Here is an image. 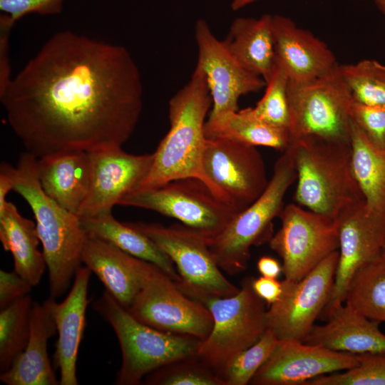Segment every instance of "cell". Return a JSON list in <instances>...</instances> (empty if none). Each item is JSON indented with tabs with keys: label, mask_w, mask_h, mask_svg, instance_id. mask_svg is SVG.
<instances>
[{
	"label": "cell",
	"mask_w": 385,
	"mask_h": 385,
	"mask_svg": "<svg viewBox=\"0 0 385 385\" xmlns=\"http://www.w3.org/2000/svg\"><path fill=\"white\" fill-rule=\"evenodd\" d=\"M145 381L155 385H225L220 377L195 356L153 371Z\"/></svg>",
	"instance_id": "cell-34"
},
{
	"label": "cell",
	"mask_w": 385,
	"mask_h": 385,
	"mask_svg": "<svg viewBox=\"0 0 385 385\" xmlns=\"http://www.w3.org/2000/svg\"><path fill=\"white\" fill-rule=\"evenodd\" d=\"M339 258L329 301L320 316L327 319L344 303L348 285L355 272L381 255L385 222L366 210L364 200L346 207L337 217Z\"/></svg>",
	"instance_id": "cell-16"
},
{
	"label": "cell",
	"mask_w": 385,
	"mask_h": 385,
	"mask_svg": "<svg viewBox=\"0 0 385 385\" xmlns=\"http://www.w3.org/2000/svg\"><path fill=\"white\" fill-rule=\"evenodd\" d=\"M15 24L9 16L1 13L0 15V91H3L11 80L9 58V38Z\"/></svg>",
	"instance_id": "cell-40"
},
{
	"label": "cell",
	"mask_w": 385,
	"mask_h": 385,
	"mask_svg": "<svg viewBox=\"0 0 385 385\" xmlns=\"http://www.w3.org/2000/svg\"><path fill=\"white\" fill-rule=\"evenodd\" d=\"M351 163L367 211L385 222V149L374 145L351 120Z\"/></svg>",
	"instance_id": "cell-27"
},
{
	"label": "cell",
	"mask_w": 385,
	"mask_h": 385,
	"mask_svg": "<svg viewBox=\"0 0 385 385\" xmlns=\"http://www.w3.org/2000/svg\"><path fill=\"white\" fill-rule=\"evenodd\" d=\"M118 205L175 218L207 238L221 232L239 212L218 199L202 181L190 178L174 180L157 188L134 190Z\"/></svg>",
	"instance_id": "cell-11"
},
{
	"label": "cell",
	"mask_w": 385,
	"mask_h": 385,
	"mask_svg": "<svg viewBox=\"0 0 385 385\" xmlns=\"http://www.w3.org/2000/svg\"><path fill=\"white\" fill-rule=\"evenodd\" d=\"M64 0H0L1 13L14 24L29 14L42 16L61 13Z\"/></svg>",
	"instance_id": "cell-38"
},
{
	"label": "cell",
	"mask_w": 385,
	"mask_h": 385,
	"mask_svg": "<svg viewBox=\"0 0 385 385\" xmlns=\"http://www.w3.org/2000/svg\"><path fill=\"white\" fill-rule=\"evenodd\" d=\"M88 152L91 180L88 195L77 213L80 219L112 213L113 207L145 178L155 157L154 153L130 154L122 146Z\"/></svg>",
	"instance_id": "cell-17"
},
{
	"label": "cell",
	"mask_w": 385,
	"mask_h": 385,
	"mask_svg": "<svg viewBox=\"0 0 385 385\" xmlns=\"http://www.w3.org/2000/svg\"><path fill=\"white\" fill-rule=\"evenodd\" d=\"M257 267L262 276L266 277L277 279L282 272V266L276 259L270 256L261 257Z\"/></svg>",
	"instance_id": "cell-43"
},
{
	"label": "cell",
	"mask_w": 385,
	"mask_h": 385,
	"mask_svg": "<svg viewBox=\"0 0 385 385\" xmlns=\"http://www.w3.org/2000/svg\"><path fill=\"white\" fill-rule=\"evenodd\" d=\"M275 62L292 83L308 82L334 70L339 63L330 48L289 18L273 15Z\"/></svg>",
	"instance_id": "cell-19"
},
{
	"label": "cell",
	"mask_w": 385,
	"mask_h": 385,
	"mask_svg": "<svg viewBox=\"0 0 385 385\" xmlns=\"http://www.w3.org/2000/svg\"><path fill=\"white\" fill-rule=\"evenodd\" d=\"M252 280L245 279L232 296H206L197 300L210 312L213 325L208 336L200 340L195 356L222 381L235 358L268 329L265 302L254 291Z\"/></svg>",
	"instance_id": "cell-6"
},
{
	"label": "cell",
	"mask_w": 385,
	"mask_h": 385,
	"mask_svg": "<svg viewBox=\"0 0 385 385\" xmlns=\"http://www.w3.org/2000/svg\"><path fill=\"white\" fill-rule=\"evenodd\" d=\"M91 270L81 267L66 297L60 303L49 297L58 339L54 353L56 366L60 370L61 385L78 384L76 364L78 349L86 326V311L89 300L88 289Z\"/></svg>",
	"instance_id": "cell-20"
},
{
	"label": "cell",
	"mask_w": 385,
	"mask_h": 385,
	"mask_svg": "<svg viewBox=\"0 0 385 385\" xmlns=\"http://www.w3.org/2000/svg\"><path fill=\"white\" fill-rule=\"evenodd\" d=\"M273 14L259 18L238 17L231 24L223 42L247 70L266 81L275 65Z\"/></svg>",
	"instance_id": "cell-25"
},
{
	"label": "cell",
	"mask_w": 385,
	"mask_h": 385,
	"mask_svg": "<svg viewBox=\"0 0 385 385\" xmlns=\"http://www.w3.org/2000/svg\"><path fill=\"white\" fill-rule=\"evenodd\" d=\"M34 155L21 154L16 167L11 169L13 190L33 212L48 271L50 296L56 299L67 291L81 267L87 233L77 215L62 207L43 191Z\"/></svg>",
	"instance_id": "cell-3"
},
{
	"label": "cell",
	"mask_w": 385,
	"mask_h": 385,
	"mask_svg": "<svg viewBox=\"0 0 385 385\" xmlns=\"http://www.w3.org/2000/svg\"><path fill=\"white\" fill-rule=\"evenodd\" d=\"M340 75L352 99L366 105L385 106V66L376 60L339 64Z\"/></svg>",
	"instance_id": "cell-32"
},
{
	"label": "cell",
	"mask_w": 385,
	"mask_h": 385,
	"mask_svg": "<svg viewBox=\"0 0 385 385\" xmlns=\"http://www.w3.org/2000/svg\"><path fill=\"white\" fill-rule=\"evenodd\" d=\"M212 104L205 76L195 66L188 82L169 101L170 129L154 152L149 173L136 189L157 188L190 178L202 181L217 197L202 163L205 118Z\"/></svg>",
	"instance_id": "cell-2"
},
{
	"label": "cell",
	"mask_w": 385,
	"mask_h": 385,
	"mask_svg": "<svg viewBox=\"0 0 385 385\" xmlns=\"http://www.w3.org/2000/svg\"><path fill=\"white\" fill-rule=\"evenodd\" d=\"M252 286L255 293L269 305L276 302L282 292V281L263 276L252 279Z\"/></svg>",
	"instance_id": "cell-41"
},
{
	"label": "cell",
	"mask_w": 385,
	"mask_h": 385,
	"mask_svg": "<svg viewBox=\"0 0 385 385\" xmlns=\"http://www.w3.org/2000/svg\"><path fill=\"white\" fill-rule=\"evenodd\" d=\"M359 354L334 351L297 339H279L269 359L256 372L254 385H305L314 378L349 369Z\"/></svg>",
	"instance_id": "cell-18"
},
{
	"label": "cell",
	"mask_w": 385,
	"mask_h": 385,
	"mask_svg": "<svg viewBox=\"0 0 385 385\" xmlns=\"http://www.w3.org/2000/svg\"><path fill=\"white\" fill-rule=\"evenodd\" d=\"M339 251L298 281H282L279 299L267 309V327L278 339L302 340L327 305L334 282Z\"/></svg>",
	"instance_id": "cell-14"
},
{
	"label": "cell",
	"mask_w": 385,
	"mask_h": 385,
	"mask_svg": "<svg viewBox=\"0 0 385 385\" xmlns=\"http://www.w3.org/2000/svg\"><path fill=\"white\" fill-rule=\"evenodd\" d=\"M0 240L11 253L14 271L33 287L39 284L46 267L36 224L21 215L16 205L7 201L0 211Z\"/></svg>",
	"instance_id": "cell-26"
},
{
	"label": "cell",
	"mask_w": 385,
	"mask_h": 385,
	"mask_svg": "<svg viewBox=\"0 0 385 385\" xmlns=\"http://www.w3.org/2000/svg\"><path fill=\"white\" fill-rule=\"evenodd\" d=\"M265 83L264 95L255 106L252 108V112L263 121L288 131L289 78L276 62L270 76Z\"/></svg>",
	"instance_id": "cell-33"
},
{
	"label": "cell",
	"mask_w": 385,
	"mask_h": 385,
	"mask_svg": "<svg viewBox=\"0 0 385 385\" xmlns=\"http://www.w3.org/2000/svg\"><path fill=\"white\" fill-rule=\"evenodd\" d=\"M305 385H385V353L360 354L356 366L318 376Z\"/></svg>",
	"instance_id": "cell-35"
},
{
	"label": "cell",
	"mask_w": 385,
	"mask_h": 385,
	"mask_svg": "<svg viewBox=\"0 0 385 385\" xmlns=\"http://www.w3.org/2000/svg\"><path fill=\"white\" fill-rule=\"evenodd\" d=\"M286 150L294 163V199L300 206L337 219L364 200L352 172L350 143L305 138L292 140Z\"/></svg>",
	"instance_id": "cell-4"
},
{
	"label": "cell",
	"mask_w": 385,
	"mask_h": 385,
	"mask_svg": "<svg viewBox=\"0 0 385 385\" xmlns=\"http://www.w3.org/2000/svg\"><path fill=\"white\" fill-rule=\"evenodd\" d=\"M12 166L3 163L0 167V211L7 202L6 195L14 188V179L11 173Z\"/></svg>",
	"instance_id": "cell-42"
},
{
	"label": "cell",
	"mask_w": 385,
	"mask_h": 385,
	"mask_svg": "<svg viewBox=\"0 0 385 385\" xmlns=\"http://www.w3.org/2000/svg\"><path fill=\"white\" fill-rule=\"evenodd\" d=\"M202 163L217 197L238 212L255 201L270 180L256 146L234 140L207 138Z\"/></svg>",
	"instance_id": "cell-13"
},
{
	"label": "cell",
	"mask_w": 385,
	"mask_h": 385,
	"mask_svg": "<svg viewBox=\"0 0 385 385\" xmlns=\"http://www.w3.org/2000/svg\"><path fill=\"white\" fill-rule=\"evenodd\" d=\"M32 285L16 272L0 270V309L29 294Z\"/></svg>",
	"instance_id": "cell-39"
},
{
	"label": "cell",
	"mask_w": 385,
	"mask_h": 385,
	"mask_svg": "<svg viewBox=\"0 0 385 385\" xmlns=\"http://www.w3.org/2000/svg\"><path fill=\"white\" fill-rule=\"evenodd\" d=\"M194 31L196 66L205 76L212 101L209 116L239 110L241 96L265 87V80L245 68L232 55L205 19L196 21Z\"/></svg>",
	"instance_id": "cell-15"
},
{
	"label": "cell",
	"mask_w": 385,
	"mask_h": 385,
	"mask_svg": "<svg viewBox=\"0 0 385 385\" xmlns=\"http://www.w3.org/2000/svg\"><path fill=\"white\" fill-rule=\"evenodd\" d=\"M338 66L308 82L289 81L290 142L312 138L350 143L353 99Z\"/></svg>",
	"instance_id": "cell-9"
},
{
	"label": "cell",
	"mask_w": 385,
	"mask_h": 385,
	"mask_svg": "<svg viewBox=\"0 0 385 385\" xmlns=\"http://www.w3.org/2000/svg\"><path fill=\"white\" fill-rule=\"evenodd\" d=\"M279 339L267 329L252 345L241 352L233 361L223 378L225 385H246L269 359Z\"/></svg>",
	"instance_id": "cell-36"
},
{
	"label": "cell",
	"mask_w": 385,
	"mask_h": 385,
	"mask_svg": "<svg viewBox=\"0 0 385 385\" xmlns=\"http://www.w3.org/2000/svg\"><path fill=\"white\" fill-rule=\"evenodd\" d=\"M296 179L292 157L286 150L276 161L262 195L239 212L221 232L206 237L209 250L222 271L235 274L247 268L251 247L270 234L272 222L283 208L284 195Z\"/></svg>",
	"instance_id": "cell-7"
},
{
	"label": "cell",
	"mask_w": 385,
	"mask_h": 385,
	"mask_svg": "<svg viewBox=\"0 0 385 385\" xmlns=\"http://www.w3.org/2000/svg\"><path fill=\"white\" fill-rule=\"evenodd\" d=\"M36 172L46 194L77 215L91 185L88 152L66 150L37 158Z\"/></svg>",
	"instance_id": "cell-22"
},
{
	"label": "cell",
	"mask_w": 385,
	"mask_h": 385,
	"mask_svg": "<svg viewBox=\"0 0 385 385\" xmlns=\"http://www.w3.org/2000/svg\"><path fill=\"white\" fill-rule=\"evenodd\" d=\"M344 303L373 321L385 322V257L382 255L355 272Z\"/></svg>",
	"instance_id": "cell-30"
},
{
	"label": "cell",
	"mask_w": 385,
	"mask_h": 385,
	"mask_svg": "<svg viewBox=\"0 0 385 385\" xmlns=\"http://www.w3.org/2000/svg\"><path fill=\"white\" fill-rule=\"evenodd\" d=\"M140 289L127 309L140 322L155 329L200 340L210 334L213 319L201 302L188 297L160 267L137 258Z\"/></svg>",
	"instance_id": "cell-8"
},
{
	"label": "cell",
	"mask_w": 385,
	"mask_h": 385,
	"mask_svg": "<svg viewBox=\"0 0 385 385\" xmlns=\"http://www.w3.org/2000/svg\"><path fill=\"white\" fill-rule=\"evenodd\" d=\"M57 333L49 297L34 302L31 314L27 344L11 366L0 374L7 385H57L60 381L51 365L48 342Z\"/></svg>",
	"instance_id": "cell-21"
},
{
	"label": "cell",
	"mask_w": 385,
	"mask_h": 385,
	"mask_svg": "<svg viewBox=\"0 0 385 385\" xmlns=\"http://www.w3.org/2000/svg\"><path fill=\"white\" fill-rule=\"evenodd\" d=\"M10 128L36 158L122 146L143 109L128 50L71 31L56 33L0 91Z\"/></svg>",
	"instance_id": "cell-1"
},
{
	"label": "cell",
	"mask_w": 385,
	"mask_h": 385,
	"mask_svg": "<svg viewBox=\"0 0 385 385\" xmlns=\"http://www.w3.org/2000/svg\"><path fill=\"white\" fill-rule=\"evenodd\" d=\"M205 133L207 138L230 139L282 152L290 143L287 130L263 121L254 114L250 107L209 116Z\"/></svg>",
	"instance_id": "cell-29"
},
{
	"label": "cell",
	"mask_w": 385,
	"mask_h": 385,
	"mask_svg": "<svg viewBox=\"0 0 385 385\" xmlns=\"http://www.w3.org/2000/svg\"><path fill=\"white\" fill-rule=\"evenodd\" d=\"M280 229L270 239V247L282 260L285 279L298 281L339 248L337 218L298 204L283 207Z\"/></svg>",
	"instance_id": "cell-12"
},
{
	"label": "cell",
	"mask_w": 385,
	"mask_h": 385,
	"mask_svg": "<svg viewBox=\"0 0 385 385\" xmlns=\"http://www.w3.org/2000/svg\"><path fill=\"white\" fill-rule=\"evenodd\" d=\"M351 119L376 147L385 149V106L353 101Z\"/></svg>",
	"instance_id": "cell-37"
},
{
	"label": "cell",
	"mask_w": 385,
	"mask_h": 385,
	"mask_svg": "<svg viewBox=\"0 0 385 385\" xmlns=\"http://www.w3.org/2000/svg\"><path fill=\"white\" fill-rule=\"evenodd\" d=\"M258 0H232L231 2V9L234 11H238Z\"/></svg>",
	"instance_id": "cell-44"
},
{
	"label": "cell",
	"mask_w": 385,
	"mask_h": 385,
	"mask_svg": "<svg viewBox=\"0 0 385 385\" xmlns=\"http://www.w3.org/2000/svg\"><path fill=\"white\" fill-rule=\"evenodd\" d=\"M381 255L385 257V240H384V245H383Z\"/></svg>",
	"instance_id": "cell-46"
},
{
	"label": "cell",
	"mask_w": 385,
	"mask_h": 385,
	"mask_svg": "<svg viewBox=\"0 0 385 385\" xmlns=\"http://www.w3.org/2000/svg\"><path fill=\"white\" fill-rule=\"evenodd\" d=\"M80 220L87 235L106 240L134 257L153 263L175 282L180 281L171 259L149 237L128 222H119L112 213Z\"/></svg>",
	"instance_id": "cell-28"
},
{
	"label": "cell",
	"mask_w": 385,
	"mask_h": 385,
	"mask_svg": "<svg viewBox=\"0 0 385 385\" xmlns=\"http://www.w3.org/2000/svg\"><path fill=\"white\" fill-rule=\"evenodd\" d=\"M93 308L110 324L119 342L122 363L115 381L118 385L140 384L153 371L195 356L200 342L140 322L106 290Z\"/></svg>",
	"instance_id": "cell-5"
},
{
	"label": "cell",
	"mask_w": 385,
	"mask_h": 385,
	"mask_svg": "<svg viewBox=\"0 0 385 385\" xmlns=\"http://www.w3.org/2000/svg\"><path fill=\"white\" fill-rule=\"evenodd\" d=\"M28 294L0 312V371H6L25 349L34 304Z\"/></svg>",
	"instance_id": "cell-31"
},
{
	"label": "cell",
	"mask_w": 385,
	"mask_h": 385,
	"mask_svg": "<svg viewBox=\"0 0 385 385\" xmlns=\"http://www.w3.org/2000/svg\"><path fill=\"white\" fill-rule=\"evenodd\" d=\"M134 257L106 240L87 235L82 263L122 306L128 309L140 289Z\"/></svg>",
	"instance_id": "cell-24"
},
{
	"label": "cell",
	"mask_w": 385,
	"mask_h": 385,
	"mask_svg": "<svg viewBox=\"0 0 385 385\" xmlns=\"http://www.w3.org/2000/svg\"><path fill=\"white\" fill-rule=\"evenodd\" d=\"M385 16V0H372Z\"/></svg>",
	"instance_id": "cell-45"
},
{
	"label": "cell",
	"mask_w": 385,
	"mask_h": 385,
	"mask_svg": "<svg viewBox=\"0 0 385 385\" xmlns=\"http://www.w3.org/2000/svg\"><path fill=\"white\" fill-rule=\"evenodd\" d=\"M149 237L173 262L180 276L176 282L188 297L197 300L206 296L220 297L237 294L240 288L222 273L205 236L184 225L128 222Z\"/></svg>",
	"instance_id": "cell-10"
},
{
	"label": "cell",
	"mask_w": 385,
	"mask_h": 385,
	"mask_svg": "<svg viewBox=\"0 0 385 385\" xmlns=\"http://www.w3.org/2000/svg\"><path fill=\"white\" fill-rule=\"evenodd\" d=\"M379 324L343 303L325 324H314L302 342L356 354L385 353V334Z\"/></svg>",
	"instance_id": "cell-23"
}]
</instances>
